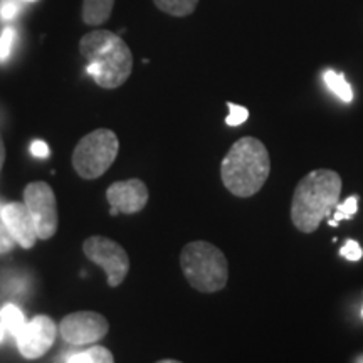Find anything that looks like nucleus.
<instances>
[{
    "label": "nucleus",
    "mask_w": 363,
    "mask_h": 363,
    "mask_svg": "<svg viewBox=\"0 0 363 363\" xmlns=\"http://www.w3.org/2000/svg\"><path fill=\"white\" fill-rule=\"evenodd\" d=\"M160 11L170 13L175 17L190 16L197 7L199 0H153Z\"/></svg>",
    "instance_id": "obj_16"
},
{
    "label": "nucleus",
    "mask_w": 363,
    "mask_h": 363,
    "mask_svg": "<svg viewBox=\"0 0 363 363\" xmlns=\"http://www.w3.org/2000/svg\"><path fill=\"white\" fill-rule=\"evenodd\" d=\"M362 296H363V291H362Z\"/></svg>",
    "instance_id": "obj_31"
},
{
    "label": "nucleus",
    "mask_w": 363,
    "mask_h": 363,
    "mask_svg": "<svg viewBox=\"0 0 363 363\" xmlns=\"http://www.w3.org/2000/svg\"><path fill=\"white\" fill-rule=\"evenodd\" d=\"M24 2H38V0H24Z\"/></svg>",
    "instance_id": "obj_29"
},
{
    "label": "nucleus",
    "mask_w": 363,
    "mask_h": 363,
    "mask_svg": "<svg viewBox=\"0 0 363 363\" xmlns=\"http://www.w3.org/2000/svg\"><path fill=\"white\" fill-rule=\"evenodd\" d=\"M4 162H6V145H4L2 135H0V170H2Z\"/></svg>",
    "instance_id": "obj_24"
},
{
    "label": "nucleus",
    "mask_w": 363,
    "mask_h": 363,
    "mask_svg": "<svg viewBox=\"0 0 363 363\" xmlns=\"http://www.w3.org/2000/svg\"><path fill=\"white\" fill-rule=\"evenodd\" d=\"M342 177L335 170L318 169L299 180L291 201V222L299 233H316L323 219L333 214L340 202Z\"/></svg>",
    "instance_id": "obj_1"
},
{
    "label": "nucleus",
    "mask_w": 363,
    "mask_h": 363,
    "mask_svg": "<svg viewBox=\"0 0 363 363\" xmlns=\"http://www.w3.org/2000/svg\"><path fill=\"white\" fill-rule=\"evenodd\" d=\"M21 6L16 0H2L0 2V19L2 21H12L19 16Z\"/></svg>",
    "instance_id": "obj_21"
},
{
    "label": "nucleus",
    "mask_w": 363,
    "mask_h": 363,
    "mask_svg": "<svg viewBox=\"0 0 363 363\" xmlns=\"http://www.w3.org/2000/svg\"><path fill=\"white\" fill-rule=\"evenodd\" d=\"M17 33L13 27H6L0 34V61H7L9 56H11L13 43H16Z\"/></svg>",
    "instance_id": "obj_18"
},
{
    "label": "nucleus",
    "mask_w": 363,
    "mask_h": 363,
    "mask_svg": "<svg viewBox=\"0 0 363 363\" xmlns=\"http://www.w3.org/2000/svg\"><path fill=\"white\" fill-rule=\"evenodd\" d=\"M227 108H229V116L225 118L227 125L239 126V125L246 123L247 118H249L247 108L239 106V104H234V103H227Z\"/></svg>",
    "instance_id": "obj_19"
},
{
    "label": "nucleus",
    "mask_w": 363,
    "mask_h": 363,
    "mask_svg": "<svg viewBox=\"0 0 363 363\" xmlns=\"http://www.w3.org/2000/svg\"><path fill=\"white\" fill-rule=\"evenodd\" d=\"M120 152L115 131L99 128L84 135L72 152V169L84 180H96L106 174Z\"/></svg>",
    "instance_id": "obj_5"
},
{
    "label": "nucleus",
    "mask_w": 363,
    "mask_h": 363,
    "mask_svg": "<svg viewBox=\"0 0 363 363\" xmlns=\"http://www.w3.org/2000/svg\"><path fill=\"white\" fill-rule=\"evenodd\" d=\"M0 219L11 230V234L16 239V242L21 247L30 249L38 242V229H35L34 219L30 216L29 208L22 202L6 203L0 208Z\"/></svg>",
    "instance_id": "obj_11"
},
{
    "label": "nucleus",
    "mask_w": 363,
    "mask_h": 363,
    "mask_svg": "<svg viewBox=\"0 0 363 363\" xmlns=\"http://www.w3.org/2000/svg\"><path fill=\"white\" fill-rule=\"evenodd\" d=\"M340 256L345 257V259L348 261H360L363 257V249L360 244L357 242V240H347L345 242V246L340 249Z\"/></svg>",
    "instance_id": "obj_20"
},
{
    "label": "nucleus",
    "mask_w": 363,
    "mask_h": 363,
    "mask_svg": "<svg viewBox=\"0 0 363 363\" xmlns=\"http://www.w3.org/2000/svg\"><path fill=\"white\" fill-rule=\"evenodd\" d=\"M157 363H182V362L174 360V358H165V360H160V362H157Z\"/></svg>",
    "instance_id": "obj_26"
},
{
    "label": "nucleus",
    "mask_w": 363,
    "mask_h": 363,
    "mask_svg": "<svg viewBox=\"0 0 363 363\" xmlns=\"http://www.w3.org/2000/svg\"><path fill=\"white\" fill-rule=\"evenodd\" d=\"M56 333L57 325L54 323L52 318L45 315L34 316L16 337L17 348L27 360H35V358L44 357L51 350L54 340H56Z\"/></svg>",
    "instance_id": "obj_9"
},
{
    "label": "nucleus",
    "mask_w": 363,
    "mask_h": 363,
    "mask_svg": "<svg viewBox=\"0 0 363 363\" xmlns=\"http://www.w3.org/2000/svg\"><path fill=\"white\" fill-rule=\"evenodd\" d=\"M271 174L269 152L261 140L244 136L230 147L220 163V179L234 197L247 199L264 187Z\"/></svg>",
    "instance_id": "obj_2"
},
{
    "label": "nucleus",
    "mask_w": 363,
    "mask_h": 363,
    "mask_svg": "<svg viewBox=\"0 0 363 363\" xmlns=\"http://www.w3.org/2000/svg\"><path fill=\"white\" fill-rule=\"evenodd\" d=\"M148 199L147 184L140 179L115 182L106 189V201L111 207V216L136 214L147 207Z\"/></svg>",
    "instance_id": "obj_10"
},
{
    "label": "nucleus",
    "mask_w": 363,
    "mask_h": 363,
    "mask_svg": "<svg viewBox=\"0 0 363 363\" xmlns=\"http://www.w3.org/2000/svg\"><path fill=\"white\" fill-rule=\"evenodd\" d=\"M353 363H363V355H358Z\"/></svg>",
    "instance_id": "obj_28"
},
{
    "label": "nucleus",
    "mask_w": 363,
    "mask_h": 363,
    "mask_svg": "<svg viewBox=\"0 0 363 363\" xmlns=\"http://www.w3.org/2000/svg\"><path fill=\"white\" fill-rule=\"evenodd\" d=\"M115 0H84L83 21L88 26H101L110 19Z\"/></svg>",
    "instance_id": "obj_12"
},
{
    "label": "nucleus",
    "mask_w": 363,
    "mask_h": 363,
    "mask_svg": "<svg viewBox=\"0 0 363 363\" xmlns=\"http://www.w3.org/2000/svg\"><path fill=\"white\" fill-rule=\"evenodd\" d=\"M83 252L89 261L103 267L108 276V284L116 288L130 272V257L123 246L104 235H91L83 242Z\"/></svg>",
    "instance_id": "obj_6"
},
{
    "label": "nucleus",
    "mask_w": 363,
    "mask_h": 363,
    "mask_svg": "<svg viewBox=\"0 0 363 363\" xmlns=\"http://www.w3.org/2000/svg\"><path fill=\"white\" fill-rule=\"evenodd\" d=\"M110 331V323L96 311H74L62 318L59 333L71 345H93L103 340Z\"/></svg>",
    "instance_id": "obj_8"
},
{
    "label": "nucleus",
    "mask_w": 363,
    "mask_h": 363,
    "mask_svg": "<svg viewBox=\"0 0 363 363\" xmlns=\"http://www.w3.org/2000/svg\"><path fill=\"white\" fill-rule=\"evenodd\" d=\"M358 212V197L352 195V197L345 199L343 202H338L337 208L333 211V219L335 220H350L353 216Z\"/></svg>",
    "instance_id": "obj_17"
},
{
    "label": "nucleus",
    "mask_w": 363,
    "mask_h": 363,
    "mask_svg": "<svg viewBox=\"0 0 363 363\" xmlns=\"http://www.w3.org/2000/svg\"><path fill=\"white\" fill-rule=\"evenodd\" d=\"M16 246L17 242L11 234V230L7 229V225L4 224V222H0V254L11 252Z\"/></svg>",
    "instance_id": "obj_22"
},
{
    "label": "nucleus",
    "mask_w": 363,
    "mask_h": 363,
    "mask_svg": "<svg viewBox=\"0 0 363 363\" xmlns=\"http://www.w3.org/2000/svg\"><path fill=\"white\" fill-rule=\"evenodd\" d=\"M323 79H325V84L328 86V88L333 91V93L337 94V96L342 99V101L352 103L353 89H352L350 83L345 79L343 72H337L333 69H328V71H325Z\"/></svg>",
    "instance_id": "obj_13"
},
{
    "label": "nucleus",
    "mask_w": 363,
    "mask_h": 363,
    "mask_svg": "<svg viewBox=\"0 0 363 363\" xmlns=\"http://www.w3.org/2000/svg\"><path fill=\"white\" fill-rule=\"evenodd\" d=\"M180 267L185 279L199 293H217L229 281V262L225 254L207 240H194L180 252Z\"/></svg>",
    "instance_id": "obj_4"
},
{
    "label": "nucleus",
    "mask_w": 363,
    "mask_h": 363,
    "mask_svg": "<svg viewBox=\"0 0 363 363\" xmlns=\"http://www.w3.org/2000/svg\"><path fill=\"white\" fill-rule=\"evenodd\" d=\"M24 203L33 216L38 238L48 240L57 233L59 214L56 194L48 182H30L24 189Z\"/></svg>",
    "instance_id": "obj_7"
},
{
    "label": "nucleus",
    "mask_w": 363,
    "mask_h": 363,
    "mask_svg": "<svg viewBox=\"0 0 363 363\" xmlns=\"http://www.w3.org/2000/svg\"><path fill=\"white\" fill-rule=\"evenodd\" d=\"M362 318H363V306H362Z\"/></svg>",
    "instance_id": "obj_30"
},
{
    "label": "nucleus",
    "mask_w": 363,
    "mask_h": 363,
    "mask_svg": "<svg viewBox=\"0 0 363 363\" xmlns=\"http://www.w3.org/2000/svg\"><path fill=\"white\" fill-rule=\"evenodd\" d=\"M79 52L88 61V72L99 88H120L133 71V54L125 40L111 30L98 29L83 35Z\"/></svg>",
    "instance_id": "obj_3"
},
{
    "label": "nucleus",
    "mask_w": 363,
    "mask_h": 363,
    "mask_svg": "<svg viewBox=\"0 0 363 363\" xmlns=\"http://www.w3.org/2000/svg\"><path fill=\"white\" fill-rule=\"evenodd\" d=\"M66 363H115V357L108 348L94 345L84 352L72 353Z\"/></svg>",
    "instance_id": "obj_14"
},
{
    "label": "nucleus",
    "mask_w": 363,
    "mask_h": 363,
    "mask_svg": "<svg viewBox=\"0 0 363 363\" xmlns=\"http://www.w3.org/2000/svg\"><path fill=\"white\" fill-rule=\"evenodd\" d=\"M0 321H2V325L6 326V330L12 335V337H17L27 325L24 313H22L16 305H12V303L2 306V310H0Z\"/></svg>",
    "instance_id": "obj_15"
},
{
    "label": "nucleus",
    "mask_w": 363,
    "mask_h": 363,
    "mask_svg": "<svg viewBox=\"0 0 363 363\" xmlns=\"http://www.w3.org/2000/svg\"><path fill=\"white\" fill-rule=\"evenodd\" d=\"M4 333H6V326H4L2 321H0V342L4 340Z\"/></svg>",
    "instance_id": "obj_25"
},
{
    "label": "nucleus",
    "mask_w": 363,
    "mask_h": 363,
    "mask_svg": "<svg viewBox=\"0 0 363 363\" xmlns=\"http://www.w3.org/2000/svg\"><path fill=\"white\" fill-rule=\"evenodd\" d=\"M338 224H340L338 220H335V219H328V225H331V227H338Z\"/></svg>",
    "instance_id": "obj_27"
},
{
    "label": "nucleus",
    "mask_w": 363,
    "mask_h": 363,
    "mask_svg": "<svg viewBox=\"0 0 363 363\" xmlns=\"http://www.w3.org/2000/svg\"><path fill=\"white\" fill-rule=\"evenodd\" d=\"M30 153L38 158H48L51 150H49L48 143L43 142V140H34V142L30 143Z\"/></svg>",
    "instance_id": "obj_23"
}]
</instances>
